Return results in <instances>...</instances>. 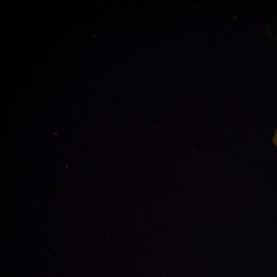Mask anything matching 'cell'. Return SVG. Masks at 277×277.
Returning a JSON list of instances; mask_svg holds the SVG:
<instances>
[{"label":"cell","mask_w":277,"mask_h":277,"mask_svg":"<svg viewBox=\"0 0 277 277\" xmlns=\"http://www.w3.org/2000/svg\"><path fill=\"white\" fill-rule=\"evenodd\" d=\"M272 142L274 145L277 147V129H275L274 134L272 137Z\"/></svg>","instance_id":"obj_1"}]
</instances>
